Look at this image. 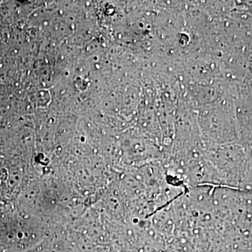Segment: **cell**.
<instances>
[]
</instances>
